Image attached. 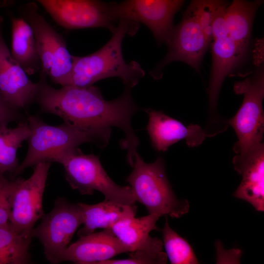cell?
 Wrapping results in <instances>:
<instances>
[{"instance_id": "19", "label": "cell", "mask_w": 264, "mask_h": 264, "mask_svg": "<svg viewBox=\"0 0 264 264\" xmlns=\"http://www.w3.org/2000/svg\"><path fill=\"white\" fill-rule=\"evenodd\" d=\"M11 54L27 74L32 75L41 67L33 30L21 17H12Z\"/></svg>"}, {"instance_id": "1", "label": "cell", "mask_w": 264, "mask_h": 264, "mask_svg": "<svg viewBox=\"0 0 264 264\" xmlns=\"http://www.w3.org/2000/svg\"><path fill=\"white\" fill-rule=\"evenodd\" d=\"M132 88L125 86L119 97L107 101L100 89L93 85H67L58 89L43 80L39 84L35 102L42 112L56 115L67 124L89 129L114 127L121 129L125 137L120 145L127 150V162L132 167L140 141L132 127V119L143 109L133 100Z\"/></svg>"}, {"instance_id": "26", "label": "cell", "mask_w": 264, "mask_h": 264, "mask_svg": "<svg viewBox=\"0 0 264 264\" xmlns=\"http://www.w3.org/2000/svg\"><path fill=\"white\" fill-rule=\"evenodd\" d=\"M17 179L9 180L0 174V226L9 223L11 204V197Z\"/></svg>"}, {"instance_id": "25", "label": "cell", "mask_w": 264, "mask_h": 264, "mask_svg": "<svg viewBox=\"0 0 264 264\" xmlns=\"http://www.w3.org/2000/svg\"><path fill=\"white\" fill-rule=\"evenodd\" d=\"M162 241L157 238H151L137 249L130 252L129 257L124 259H110L100 264H164L167 257L163 251Z\"/></svg>"}, {"instance_id": "15", "label": "cell", "mask_w": 264, "mask_h": 264, "mask_svg": "<svg viewBox=\"0 0 264 264\" xmlns=\"http://www.w3.org/2000/svg\"><path fill=\"white\" fill-rule=\"evenodd\" d=\"M235 170L242 181L234 196L251 204L258 211H264V142L233 158Z\"/></svg>"}, {"instance_id": "10", "label": "cell", "mask_w": 264, "mask_h": 264, "mask_svg": "<svg viewBox=\"0 0 264 264\" xmlns=\"http://www.w3.org/2000/svg\"><path fill=\"white\" fill-rule=\"evenodd\" d=\"M42 219L41 223L32 231L33 237L41 242L46 259L51 263H58L59 255L83 223L80 208L78 203L59 198L55 200L52 210L44 215Z\"/></svg>"}, {"instance_id": "14", "label": "cell", "mask_w": 264, "mask_h": 264, "mask_svg": "<svg viewBox=\"0 0 264 264\" xmlns=\"http://www.w3.org/2000/svg\"><path fill=\"white\" fill-rule=\"evenodd\" d=\"M143 110L149 116L146 129L153 147L157 151L165 152L182 139L188 146L196 147L201 144L207 136L205 131L197 124L185 126L162 111L148 108Z\"/></svg>"}, {"instance_id": "3", "label": "cell", "mask_w": 264, "mask_h": 264, "mask_svg": "<svg viewBox=\"0 0 264 264\" xmlns=\"http://www.w3.org/2000/svg\"><path fill=\"white\" fill-rule=\"evenodd\" d=\"M139 23L120 20L110 40L97 51L84 56L72 55V67L68 85L84 87L108 78L118 77L125 86L133 88L145 74L135 61L126 63L122 43L126 35L133 36Z\"/></svg>"}, {"instance_id": "17", "label": "cell", "mask_w": 264, "mask_h": 264, "mask_svg": "<svg viewBox=\"0 0 264 264\" xmlns=\"http://www.w3.org/2000/svg\"><path fill=\"white\" fill-rule=\"evenodd\" d=\"M211 42L212 67L208 99L210 109L214 111L225 79L242 65L247 50L239 46L227 32L213 39Z\"/></svg>"}, {"instance_id": "9", "label": "cell", "mask_w": 264, "mask_h": 264, "mask_svg": "<svg viewBox=\"0 0 264 264\" xmlns=\"http://www.w3.org/2000/svg\"><path fill=\"white\" fill-rule=\"evenodd\" d=\"M60 26L67 30L105 28L113 33L116 26L114 1L102 0H35ZM117 26V25H116Z\"/></svg>"}, {"instance_id": "5", "label": "cell", "mask_w": 264, "mask_h": 264, "mask_svg": "<svg viewBox=\"0 0 264 264\" xmlns=\"http://www.w3.org/2000/svg\"><path fill=\"white\" fill-rule=\"evenodd\" d=\"M20 16L31 26L41 62V73L61 86L68 85L72 67V55L66 41L38 12L35 2L22 5Z\"/></svg>"}, {"instance_id": "18", "label": "cell", "mask_w": 264, "mask_h": 264, "mask_svg": "<svg viewBox=\"0 0 264 264\" xmlns=\"http://www.w3.org/2000/svg\"><path fill=\"white\" fill-rule=\"evenodd\" d=\"M82 216L83 227L78 236L93 233L95 229H110L118 221L126 218L135 216L136 206L105 199L94 204L78 203Z\"/></svg>"}, {"instance_id": "16", "label": "cell", "mask_w": 264, "mask_h": 264, "mask_svg": "<svg viewBox=\"0 0 264 264\" xmlns=\"http://www.w3.org/2000/svg\"><path fill=\"white\" fill-rule=\"evenodd\" d=\"M129 252L110 229L79 236L59 255L58 263L65 261L80 264H100L116 255Z\"/></svg>"}, {"instance_id": "24", "label": "cell", "mask_w": 264, "mask_h": 264, "mask_svg": "<svg viewBox=\"0 0 264 264\" xmlns=\"http://www.w3.org/2000/svg\"><path fill=\"white\" fill-rule=\"evenodd\" d=\"M162 242L167 258L173 264H197L198 259L189 242L171 228L166 220L162 230Z\"/></svg>"}, {"instance_id": "6", "label": "cell", "mask_w": 264, "mask_h": 264, "mask_svg": "<svg viewBox=\"0 0 264 264\" xmlns=\"http://www.w3.org/2000/svg\"><path fill=\"white\" fill-rule=\"evenodd\" d=\"M234 91L243 94L242 104L235 116L228 120L238 140L233 150L236 154L244 153L263 143L264 113V67L261 65L254 73L234 85Z\"/></svg>"}, {"instance_id": "20", "label": "cell", "mask_w": 264, "mask_h": 264, "mask_svg": "<svg viewBox=\"0 0 264 264\" xmlns=\"http://www.w3.org/2000/svg\"><path fill=\"white\" fill-rule=\"evenodd\" d=\"M263 0H233L225 10L228 36L242 48L247 50L255 15Z\"/></svg>"}, {"instance_id": "21", "label": "cell", "mask_w": 264, "mask_h": 264, "mask_svg": "<svg viewBox=\"0 0 264 264\" xmlns=\"http://www.w3.org/2000/svg\"><path fill=\"white\" fill-rule=\"evenodd\" d=\"M134 217L121 220L110 228L129 252L141 246L151 238L150 233L158 229L156 222L160 218L152 214L138 218Z\"/></svg>"}, {"instance_id": "7", "label": "cell", "mask_w": 264, "mask_h": 264, "mask_svg": "<svg viewBox=\"0 0 264 264\" xmlns=\"http://www.w3.org/2000/svg\"><path fill=\"white\" fill-rule=\"evenodd\" d=\"M59 163L64 168L66 178L70 187L82 195H91L97 191L106 199L134 205L130 186L116 184L104 169L98 156L84 154L78 148L64 156Z\"/></svg>"}, {"instance_id": "4", "label": "cell", "mask_w": 264, "mask_h": 264, "mask_svg": "<svg viewBox=\"0 0 264 264\" xmlns=\"http://www.w3.org/2000/svg\"><path fill=\"white\" fill-rule=\"evenodd\" d=\"M132 168L126 181L135 201L144 205L149 214L179 218L188 212V201L179 199L174 193L162 157L148 163L137 153Z\"/></svg>"}, {"instance_id": "23", "label": "cell", "mask_w": 264, "mask_h": 264, "mask_svg": "<svg viewBox=\"0 0 264 264\" xmlns=\"http://www.w3.org/2000/svg\"><path fill=\"white\" fill-rule=\"evenodd\" d=\"M32 238V234L17 232L9 223L0 226V264L29 263Z\"/></svg>"}, {"instance_id": "11", "label": "cell", "mask_w": 264, "mask_h": 264, "mask_svg": "<svg viewBox=\"0 0 264 264\" xmlns=\"http://www.w3.org/2000/svg\"><path fill=\"white\" fill-rule=\"evenodd\" d=\"M50 164L39 163L29 178L17 179L11 197L9 223L19 233L32 234L35 224L44 215L43 197Z\"/></svg>"}, {"instance_id": "13", "label": "cell", "mask_w": 264, "mask_h": 264, "mask_svg": "<svg viewBox=\"0 0 264 264\" xmlns=\"http://www.w3.org/2000/svg\"><path fill=\"white\" fill-rule=\"evenodd\" d=\"M3 23L0 16V93L11 107L19 110L34 101L38 84L13 57L3 39Z\"/></svg>"}, {"instance_id": "2", "label": "cell", "mask_w": 264, "mask_h": 264, "mask_svg": "<svg viewBox=\"0 0 264 264\" xmlns=\"http://www.w3.org/2000/svg\"><path fill=\"white\" fill-rule=\"evenodd\" d=\"M31 133L27 139L28 150L22 163L13 173L16 176L28 167L43 162H58L84 143L104 148L109 143L111 129L85 128L64 122L58 126L44 123L37 116L27 119Z\"/></svg>"}, {"instance_id": "8", "label": "cell", "mask_w": 264, "mask_h": 264, "mask_svg": "<svg viewBox=\"0 0 264 264\" xmlns=\"http://www.w3.org/2000/svg\"><path fill=\"white\" fill-rule=\"evenodd\" d=\"M165 44L168 48L167 55L150 72L154 79L161 78L163 68L174 61L184 62L199 71L203 56L210 44L191 3L181 21L173 27Z\"/></svg>"}, {"instance_id": "12", "label": "cell", "mask_w": 264, "mask_h": 264, "mask_svg": "<svg viewBox=\"0 0 264 264\" xmlns=\"http://www.w3.org/2000/svg\"><path fill=\"white\" fill-rule=\"evenodd\" d=\"M185 0H124L115 2L113 13L116 21L142 23L151 31L157 43H166L173 29L175 15Z\"/></svg>"}, {"instance_id": "27", "label": "cell", "mask_w": 264, "mask_h": 264, "mask_svg": "<svg viewBox=\"0 0 264 264\" xmlns=\"http://www.w3.org/2000/svg\"><path fill=\"white\" fill-rule=\"evenodd\" d=\"M21 118L18 110L11 107L0 93V125L7 126L11 122L21 120Z\"/></svg>"}, {"instance_id": "22", "label": "cell", "mask_w": 264, "mask_h": 264, "mask_svg": "<svg viewBox=\"0 0 264 264\" xmlns=\"http://www.w3.org/2000/svg\"><path fill=\"white\" fill-rule=\"evenodd\" d=\"M31 133L28 122L22 121L14 128L0 125V174L13 173L19 165L17 158L18 149Z\"/></svg>"}]
</instances>
